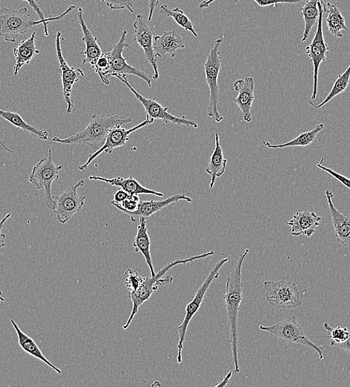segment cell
I'll return each mask as SVG.
<instances>
[{
    "mask_svg": "<svg viewBox=\"0 0 350 387\" xmlns=\"http://www.w3.org/2000/svg\"><path fill=\"white\" fill-rule=\"evenodd\" d=\"M249 249L241 254L233 267L230 276L226 281L224 300L226 310V317L231 336V350L233 354L234 371H240L239 363V312L243 301V284L241 281L242 265L248 255Z\"/></svg>",
    "mask_w": 350,
    "mask_h": 387,
    "instance_id": "cell-1",
    "label": "cell"
},
{
    "mask_svg": "<svg viewBox=\"0 0 350 387\" xmlns=\"http://www.w3.org/2000/svg\"><path fill=\"white\" fill-rule=\"evenodd\" d=\"M131 121V118L126 116H106L104 113L94 114L86 128L76 133L75 135L65 139L55 137L52 140L67 145L85 144L96 152L104 144L106 137L113 128L130 123Z\"/></svg>",
    "mask_w": 350,
    "mask_h": 387,
    "instance_id": "cell-2",
    "label": "cell"
},
{
    "mask_svg": "<svg viewBox=\"0 0 350 387\" xmlns=\"http://www.w3.org/2000/svg\"><path fill=\"white\" fill-rule=\"evenodd\" d=\"M75 9V6H70L65 12L58 17L35 21L30 16L26 8L20 9L3 8L0 9V36L4 37L6 42L15 43L18 37L26 34L30 28L43 24L45 36L48 37V24L52 21L63 19L66 15Z\"/></svg>",
    "mask_w": 350,
    "mask_h": 387,
    "instance_id": "cell-3",
    "label": "cell"
},
{
    "mask_svg": "<svg viewBox=\"0 0 350 387\" xmlns=\"http://www.w3.org/2000/svg\"><path fill=\"white\" fill-rule=\"evenodd\" d=\"M215 255L214 251L204 252L199 256H195L185 259H177L167 265L154 276L144 277L142 284L135 292L128 293V296L132 301V310L126 323L124 325V330H126L132 322L135 315L138 314L140 307L150 299L152 294L158 291L160 286L170 284L173 282L172 276L163 279L164 275L173 267L178 264H185L196 260L202 259Z\"/></svg>",
    "mask_w": 350,
    "mask_h": 387,
    "instance_id": "cell-4",
    "label": "cell"
},
{
    "mask_svg": "<svg viewBox=\"0 0 350 387\" xmlns=\"http://www.w3.org/2000/svg\"><path fill=\"white\" fill-rule=\"evenodd\" d=\"M223 38L215 40L214 47L210 50L204 63L206 82L209 89V100L207 107V115L216 123H221L224 118L219 113L222 107L219 96V77L222 67L219 48Z\"/></svg>",
    "mask_w": 350,
    "mask_h": 387,
    "instance_id": "cell-5",
    "label": "cell"
},
{
    "mask_svg": "<svg viewBox=\"0 0 350 387\" xmlns=\"http://www.w3.org/2000/svg\"><path fill=\"white\" fill-rule=\"evenodd\" d=\"M260 330L276 336L283 344H295L309 347L318 354L319 359H324V347L314 344L308 338L295 315L270 326L261 325Z\"/></svg>",
    "mask_w": 350,
    "mask_h": 387,
    "instance_id": "cell-6",
    "label": "cell"
},
{
    "mask_svg": "<svg viewBox=\"0 0 350 387\" xmlns=\"http://www.w3.org/2000/svg\"><path fill=\"white\" fill-rule=\"evenodd\" d=\"M298 281H266L263 283L266 301L270 306L281 312L296 308L302 305Z\"/></svg>",
    "mask_w": 350,
    "mask_h": 387,
    "instance_id": "cell-7",
    "label": "cell"
},
{
    "mask_svg": "<svg viewBox=\"0 0 350 387\" xmlns=\"http://www.w3.org/2000/svg\"><path fill=\"white\" fill-rule=\"evenodd\" d=\"M228 261H229V259L228 258L222 259L219 261L214 267L212 268L211 271L205 279L203 284L201 286L199 289L197 290L195 296L193 298V300L190 303H188L186 307V315L184 321H182V322L177 327L179 336L177 357V364H181L182 361V349H184V344L186 339L189 325L197 310H199L201 308L207 291L211 286L212 282L219 278L221 268Z\"/></svg>",
    "mask_w": 350,
    "mask_h": 387,
    "instance_id": "cell-8",
    "label": "cell"
},
{
    "mask_svg": "<svg viewBox=\"0 0 350 387\" xmlns=\"http://www.w3.org/2000/svg\"><path fill=\"white\" fill-rule=\"evenodd\" d=\"M62 169V166L55 165L52 151L49 150L48 157L38 162L28 178L29 182L37 189H45V203L53 211L55 210V201L52 196V185L58 181L59 172Z\"/></svg>",
    "mask_w": 350,
    "mask_h": 387,
    "instance_id": "cell-9",
    "label": "cell"
},
{
    "mask_svg": "<svg viewBox=\"0 0 350 387\" xmlns=\"http://www.w3.org/2000/svg\"><path fill=\"white\" fill-rule=\"evenodd\" d=\"M121 82H124L130 89L131 92L138 99L145 108L146 115L152 119H159L165 125L169 123L175 124L177 125H185L197 128L199 127L197 123L188 119L185 116L177 117L172 115L168 112L169 108H163L155 99H147L140 94L136 89L129 84L127 76L119 77L117 78Z\"/></svg>",
    "mask_w": 350,
    "mask_h": 387,
    "instance_id": "cell-10",
    "label": "cell"
},
{
    "mask_svg": "<svg viewBox=\"0 0 350 387\" xmlns=\"http://www.w3.org/2000/svg\"><path fill=\"white\" fill-rule=\"evenodd\" d=\"M319 18L317 21V26L315 37L312 42L306 47L307 54L311 59L313 64V79L314 86L313 92L311 99H316L317 94V84H318V72L319 65L326 61L327 56L329 54V50L327 43L324 40L323 33V18L324 11L321 0L318 3Z\"/></svg>",
    "mask_w": 350,
    "mask_h": 387,
    "instance_id": "cell-11",
    "label": "cell"
},
{
    "mask_svg": "<svg viewBox=\"0 0 350 387\" xmlns=\"http://www.w3.org/2000/svg\"><path fill=\"white\" fill-rule=\"evenodd\" d=\"M128 33L124 30L121 34L120 39L114 45L113 50L109 52L111 56V69L109 71V78L127 76V74H133L146 82L149 87L152 86L151 80L143 71L138 67H134L128 64L126 58L124 57L125 48L132 50L131 45L126 42Z\"/></svg>",
    "mask_w": 350,
    "mask_h": 387,
    "instance_id": "cell-12",
    "label": "cell"
},
{
    "mask_svg": "<svg viewBox=\"0 0 350 387\" xmlns=\"http://www.w3.org/2000/svg\"><path fill=\"white\" fill-rule=\"evenodd\" d=\"M85 181H80L60 193V196H54L55 201V210L53 211L58 220L60 223H66L76 213H80L84 206L86 197L80 196L78 192L80 187L84 186Z\"/></svg>",
    "mask_w": 350,
    "mask_h": 387,
    "instance_id": "cell-13",
    "label": "cell"
},
{
    "mask_svg": "<svg viewBox=\"0 0 350 387\" xmlns=\"http://www.w3.org/2000/svg\"><path fill=\"white\" fill-rule=\"evenodd\" d=\"M154 122L155 119H152L148 115H146L145 121L132 128L127 130L121 128V126L113 128L109 132V135L106 137L105 142L102 147L99 149L97 152H94L93 155H91L84 165L79 167V169L82 172H84L89 166V164L102 153L111 155L114 149L124 146L126 144V142L130 140L129 136L131 133L146 125H150Z\"/></svg>",
    "mask_w": 350,
    "mask_h": 387,
    "instance_id": "cell-14",
    "label": "cell"
},
{
    "mask_svg": "<svg viewBox=\"0 0 350 387\" xmlns=\"http://www.w3.org/2000/svg\"><path fill=\"white\" fill-rule=\"evenodd\" d=\"M133 40L139 44L143 50L145 57L154 69L153 79H159V71L157 62V56L154 50V33L146 23L142 15L138 14L133 23Z\"/></svg>",
    "mask_w": 350,
    "mask_h": 387,
    "instance_id": "cell-15",
    "label": "cell"
},
{
    "mask_svg": "<svg viewBox=\"0 0 350 387\" xmlns=\"http://www.w3.org/2000/svg\"><path fill=\"white\" fill-rule=\"evenodd\" d=\"M62 35V34L60 32L57 33L55 48L60 67L62 69L63 94L67 103V113L70 114L72 112L74 108V104L71 99L72 86L76 82H78L84 78V73L82 69L74 68L69 66L67 63L62 50V42H60Z\"/></svg>",
    "mask_w": 350,
    "mask_h": 387,
    "instance_id": "cell-16",
    "label": "cell"
},
{
    "mask_svg": "<svg viewBox=\"0 0 350 387\" xmlns=\"http://www.w3.org/2000/svg\"><path fill=\"white\" fill-rule=\"evenodd\" d=\"M325 196L328 202L334 235H336L337 241L350 249V215L341 213L334 206L332 201L334 194L331 190H326Z\"/></svg>",
    "mask_w": 350,
    "mask_h": 387,
    "instance_id": "cell-17",
    "label": "cell"
},
{
    "mask_svg": "<svg viewBox=\"0 0 350 387\" xmlns=\"http://www.w3.org/2000/svg\"><path fill=\"white\" fill-rule=\"evenodd\" d=\"M234 87L238 92L234 101L242 113L243 120L249 123L252 121L251 109L255 99L254 81L251 77L239 79L234 83Z\"/></svg>",
    "mask_w": 350,
    "mask_h": 387,
    "instance_id": "cell-18",
    "label": "cell"
},
{
    "mask_svg": "<svg viewBox=\"0 0 350 387\" xmlns=\"http://www.w3.org/2000/svg\"><path fill=\"white\" fill-rule=\"evenodd\" d=\"M322 220V217L316 213L303 211L297 213L287 225L291 227L292 235L298 237L304 235L310 237L321 225Z\"/></svg>",
    "mask_w": 350,
    "mask_h": 387,
    "instance_id": "cell-19",
    "label": "cell"
},
{
    "mask_svg": "<svg viewBox=\"0 0 350 387\" xmlns=\"http://www.w3.org/2000/svg\"><path fill=\"white\" fill-rule=\"evenodd\" d=\"M89 180L102 181L110 186L119 187L127 191L131 196H139L142 195V194H145V195H152L160 198L164 196L163 193L143 187L131 176L128 179L121 176L113 179H106L99 176H89Z\"/></svg>",
    "mask_w": 350,
    "mask_h": 387,
    "instance_id": "cell-20",
    "label": "cell"
},
{
    "mask_svg": "<svg viewBox=\"0 0 350 387\" xmlns=\"http://www.w3.org/2000/svg\"><path fill=\"white\" fill-rule=\"evenodd\" d=\"M180 201H185L190 203L192 202V199L185 195V194H175V195L163 201H141L138 210L126 214L131 217V220H133L135 217L139 218L143 217L148 219L151 215L162 211L163 208Z\"/></svg>",
    "mask_w": 350,
    "mask_h": 387,
    "instance_id": "cell-21",
    "label": "cell"
},
{
    "mask_svg": "<svg viewBox=\"0 0 350 387\" xmlns=\"http://www.w3.org/2000/svg\"><path fill=\"white\" fill-rule=\"evenodd\" d=\"M83 12V9L79 8L77 17L83 33L82 40L86 45L85 50L80 54L85 55V59L82 64H85L89 63L91 68L95 64L97 59L102 55V52L97 42V38L89 31V29L84 20Z\"/></svg>",
    "mask_w": 350,
    "mask_h": 387,
    "instance_id": "cell-22",
    "label": "cell"
},
{
    "mask_svg": "<svg viewBox=\"0 0 350 387\" xmlns=\"http://www.w3.org/2000/svg\"><path fill=\"white\" fill-rule=\"evenodd\" d=\"M185 48L184 41L175 30L154 37V50L157 57H161L170 54L172 57H175L177 50Z\"/></svg>",
    "mask_w": 350,
    "mask_h": 387,
    "instance_id": "cell-23",
    "label": "cell"
},
{
    "mask_svg": "<svg viewBox=\"0 0 350 387\" xmlns=\"http://www.w3.org/2000/svg\"><path fill=\"white\" fill-rule=\"evenodd\" d=\"M36 33H33L29 38L22 40L13 50V55L16 64L13 67V74L17 76L20 70L25 65H28L40 51L35 44Z\"/></svg>",
    "mask_w": 350,
    "mask_h": 387,
    "instance_id": "cell-24",
    "label": "cell"
},
{
    "mask_svg": "<svg viewBox=\"0 0 350 387\" xmlns=\"http://www.w3.org/2000/svg\"><path fill=\"white\" fill-rule=\"evenodd\" d=\"M147 218H139V225L138 227V232L135 237L133 246L134 247L135 252H141L143 255L146 262L149 267L151 276H155L156 273L155 271V267L153 262H152L151 254V242L150 237L148 232L147 228Z\"/></svg>",
    "mask_w": 350,
    "mask_h": 387,
    "instance_id": "cell-25",
    "label": "cell"
},
{
    "mask_svg": "<svg viewBox=\"0 0 350 387\" xmlns=\"http://www.w3.org/2000/svg\"><path fill=\"white\" fill-rule=\"evenodd\" d=\"M215 149L209 157L206 167V172L211 176L209 189L214 187L217 179L221 177L226 168L227 159H224L222 147L220 144L219 133L215 135Z\"/></svg>",
    "mask_w": 350,
    "mask_h": 387,
    "instance_id": "cell-26",
    "label": "cell"
},
{
    "mask_svg": "<svg viewBox=\"0 0 350 387\" xmlns=\"http://www.w3.org/2000/svg\"><path fill=\"white\" fill-rule=\"evenodd\" d=\"M11 322L12 325L13 326L15 331H16L17 332L19 344L21 347L22 348V349L26 353L29 354L30 355H32L34 357H35V359H39L41 361H43L44 364L48 365L50 367L54 369L57 372V374H62V370H60L59 368L55 366L47 359V357L44 356L42 351L38 347L35 340L32 337H30L26 334H25L20 329V327L18 326V325L16 322H15V321L13 319H11Z\"/></svg>",
    "mask_w": 350,
    "mask_h": 387,
    "instance_id": "cell-27",
    "label": "cell"
},
{
    "mask_svg": "<svg viewBox=\"0 0 350 387\" xmlns=\"http://www.w3.org/2000/svg\"><path fill=\"white\" fill-rule=\"evenodd\" d=\"M324 12L328 13L326 20L329 31L337 38H343L342 30L348 31L346 26L345 19L337 6V4H325L324 0H321Z\"/></svg>",
    "mask_w": 350,
    "mask_h": 387,
    "instance_id": "cell-28",
    "label": "cell"
},
{
    "mask_svg": "<svg viewBox=\"0 0 350 387\" xmlns=\"http://www.w3.org/2000/svg\"><path fill=\"white\" fill-rule=\"evenodd\" d=\"M0 117L10 123L14 127L23 130L33 138L45 141L48 140L49 133L47 131L38 130L24 121V119L18 113L0 110Z\"/></svg>",
    "mask_w": 350,
    "mask_h": 387,
    "instance_id": "cell-29",
    "label": "cell"
},
{
    "mask_svg": "<svg viewBox=\"0 0 350 387\" xmlns=\"http://www.w3.org/2000/svg\"><path fill=\"white\" fill-rule=\"evenodd\" d=\"M319 0H307L305 5L301 9V15L304 20V33L301 42H305L319 18L318 3Z\"/></svg>",
    "mask_w": 350,
    "mask_h": 387,
    "instance_id": "cell-30",
    "label": "cell"
},
{
    "mask_svg": "<svg viewBox=\"0 0 350 387\" xmlns=\"http://www.w3.org/2000/svg\"><path fill=\"white\" fill-rule=\"evenodd\" d=\"M324 128V124H318L315 128L310 130L303 132L295 139L290 142L280 145H271L268 142H263L265 146L271 149L284 148L288 147H307L312 145L316 139L317 134Z\"/></svg>",
    "mask_w": 350,
    "mask_h": 387,
    "instance_id": "cell-31",
    "label": "cell"
},
{
    "mask_svg": "<svg viewBox=\"0 0 350 387\" xmlns=\"http://www.w3.org/2000/svg\"><path fill=\"white\" fill-rule=\"evenodd\" d=\"M160 12L165 17L172 18L178 26L186 30V31L190 32L195 38L197 37L192 21L184 11L180 10L179 8L170 9L168 6L164 4L160 6Z\"/></svg>",
    "mask_w": 350,
    "mask_h": 387,
    "instance_id": "cell-32",
    "label": "cell"
},
{
    "mask_svg": "<svg viewBox=\"0 0 350 387\" xmlns=\"http://www.w3.org/2000/svg\"><path fill=\"white\" fill-rule=\"evenodd\" d=\"M349 79L350 64L345 70V72L343 74H340L336 82L334 83L331 91L321 103L318 104V106H315V104H314L312 101H310V103L312 106L317 109L324 107L325 104L329 102L332 99L343 94L346 91L349 84Z\"/></svg>",
    "mask_w": 350,
    "mask_h": 387,
    "instance_id": "cell-33",
    "label": "cell"
},
{
    "mask_svg": "<svg viewBox=\"0 0 350 387\" xmlns=\"http://www.w3.org/2000/svg\"><path fill=\"white\" fill-rule=\"evenodd\" d=\"M91 68H93L95 72L99 74L100 79L104 84L109 85L110 84L109 79L111 69V56L109 52L102 53L97 59L95 64Z\"/></svg>",
    "mask_w": 350,
    "mask_h": 387,
    "instance_id": "cell-34",
    "label": "cell"
},
{
    "mask_svg": "<svg viewBox=\"0 0 350 387\" xmlns=\"http://www.w3.org/2000/svg\"><path fill=\"white\" fill-rule=\"evenodd\" d=\"M325 330L327 331L329 335L327 337L330 340V345L332 347H337L339 345L343 344L349 337V332L347 327H341L338 326L336 329H332L328 322L324 324Z\"/></svg>",
    "mask_w": 350,
    "mask_h": 387,
    "instance_id": "cell-35",
    "label": "cell"
},
{
    "mask_svg": "<svg viewBox=\"0 0 350 387\" xmlns=\"http://www.w3.org/2000/svg\"><path fill=\"white\" fill-rule=\"evenodd\" d=\"M125 284L128 289V293L135 292L142 284L143 278L138 271L128 269L124 274Z\"/></svg>",
    "mask_w": 350,
    "mask_h": 387,
    "instance_id": "cell-36",
    "label": "cell"
},
{
    "mask_svg": "<svg viewBox=\"0 0 350 387\" xmlns=\"http://www.w3.org/2000/svg\"><path fill=\"white\" fill-rule=\"evenodd\" d=\"M141 199L138 196H130L123 203H116L111 201V204L118 208L119 211L124 213H132L138 210L141 203Z\"/></svg>",
    "mask_w": 350,
    "mask_h": 387,
    "instance_id": "cell-37",
    "label": "cell"
},
{
    "mask_svg": "<svg viewBox=\"0 0 350 387\" xmlns=\"http://www.w3.org/2000/svg\"><path fill=\"white\" fill-rule=\"evenodd\" d=\"M102 2L112 10L128 9L131 13H133L132 0H102Z\"/></svg>",
    "mask_w": 350,
    "mask_h": 387,
    "instance_id": "cell-38",
    "label": "cell"
},
{
    "mask_svg": "<svg viewBox=\"0 0 350 387\" xmlns=\"http://www.w3.org/2000/svg\"><path fill=\"white\" fill-rule=\"evenodd\" d=\"M324 159L322 158V161L319 162V163L317 164V167L319 169H322L323 171L327 172L330 175H332L333 177L336 178L337 180H338L340 183H341L344 186L347 187L349 189H350V179L340 174L339 173H337V172H334L326 167L322 166V163L324 162Z\"/></svg>",
    "mask_w": 350,
    "mask_h": 387,
    "instance_id": "cell-39",
    "label": "cell"
},
{
    "mask_svg": "<svg viewBox=\"0 0 350 387\" xmlns=\"http://www.w3.org/2000/svg\"><path fill=\"white\" fill-rule=\"evenodd\" d=\"M240 1V0H238ZM261 7H266L269 6H276L278 4H300L304 1V0H253Z\"/></svg>",
    "mask_w": 350,
    "mask_h": 387,
    "instance_id": "cell-40",
    "label": "cell"
},
{
    "mask_svg": "<svg viewBox=\"0 0 350 387\" xmlns=\"http://www.w3.org/2000/svg\"><path fill=\"white\" fill-rule=\"evenodd\" d=\"M131 195L129 194L124 191V189H119L116 192H114V198L113 202L116 203H123L125 200H126Z\"/></svg>",
    "mask_w": 350,
    "mask_h": 387,
    "instance_id": "cell-41",
    "label": "cell"
},
{
    "mask_svg": "<svg viewBox=\"0 0 350 387\" xmlns=\"http://www.w3.org/2000/svg\"><path fill=\"white\" fill-rule=\"evenodd\" d=\"M11 213L7 214L1 220H0V249L6 246V235L2 232L5 223L11 217Z\"/></svg>",
    "mask_w": 350,
    "mask_h": 387,
    "instance_id": "cell-42",
    "label": "cell"
},
{
    "mask_svg": "<svg viewBox=\"0 0 350 387\" xmlns=\"http://www.w3.org/2000/svg\"><path fill=\"white\" fill-rule=\"evenodd\" d=\"M23 1L27 2L30 6H31L35 12L37 13L40 20H45L44 14L40 9L38 4L36 3L35 0H23Z\"/></svg>",
    "mask_w": 350,
    "mask_h": 387,
    "instance_id": "cell-43",
    "label": "cell"
},
{
    "mask_svg": "<svg viewBox=\"0 0 350 387\" xmlns=\"http://www.w3.org/2000/svg\"><path fill=\"white\" fill-rule=\"evenodd\" d=\"M149 1V13L148 17V21H151L152 17H153V13L155 10L156 6L159 4V0H148Z\"/></svg>",
    "mask_w": 350,
    "mask_h": 387,
    "instance_id": "cell-44",
    "label": "cell"
},
{
    "mask_svg": "<svg viewBox=\"0 0 350 387\" xmlns=\"http://www.w3.org/2000/svg\"><path fill=\"white\" fill-rule=\"evenodd\" d=\"M349 336L348 339L344 342H343V344L339 345L337 347L344 349L350 354V330H349Z\"/></svg>",
    "mask_w": 350,
    "mask_h": 387,
    "instance_id": "cell-45",
    "label": "cell"
},
{
    "mask_svg": "<svg viewBox=\"0 0 350 387\" xmlns=\"http://www.w3.org/2000/svg\"><path fill=\"white\" fill-rule=\"evenodd\" d=\"M232 376H233V371L228 372V374L224 378L222 381L220 383L217 384L216 387L225 386L228 383L230 382V380L232 378Z\"/></svg>",
    "mask_w": 350,
    "mask_h": 387,
    "instance_id": "cell-46",
    "label": "cell"
},
{
    "mask_svg": "<svg viewBox=\"0 0 350 387\" xmlns=\"http://www.w3.org/2000/svg\"><path fill=\"white\" fill-rule=\"evenodd\" d=\"M217 0H206L199 4V9L208 8L212 3L216 2Z\"/></svg>",
    "mask_w": 350,
    "mask_h": 387,
    "instance_id": "cell-47",
    "label": "cell"
},
{
    "mask_svg": "<svg viewBox=\"0 0 350 387\" xmlns=\"http://www.w3.org/2000/svg\"><path fill=\"white\" fill-rule=\"evenodd\" d=\"M0 150L6 151L9 153H13V152L6 146L1 139H0Z\"/></svg>",
    "mask_w": 350,
    "mask_h": 387,
    "instance_id": "cell-48",
    "label": "cell"
},
{
    "mask_svg": "<svg viewBox=\"0 0 350 387\" xmlns=\"http://www.w3.org/2000/svg\"><path fill=\"white\" fill-rule=\"evenodd\" d=\"M5 301H6V299L3 296V292L1 290H0V302H1V303H4Z\"/></svg>",
    "mask_w": 350,
    "mask_h": 387,
    "instance_id": "cell-49",
    "label": "cell"
}]
</instances>
